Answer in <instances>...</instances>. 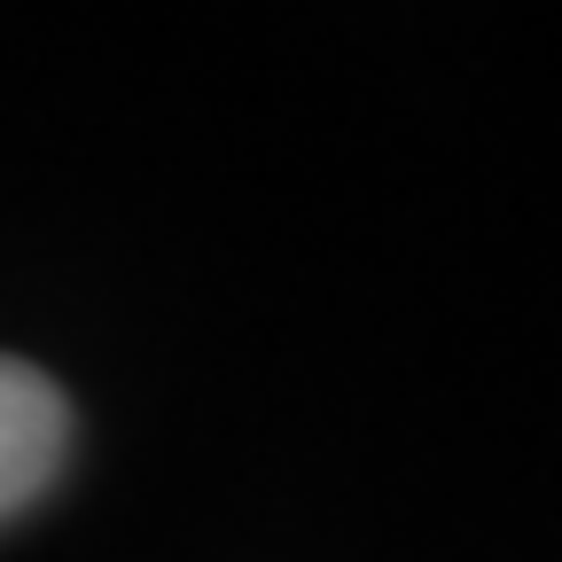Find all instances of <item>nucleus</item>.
Masks as SVG:
<instances>
[{
    "instance_id": "f257e3e1",
    "label": "nucleus",
    "mask_w": 562,
    "mask_h": 562,
    "mask_svg": "<svg viewBox=\"0 0 562 562\" xmlns=\"http://www.w3.org/2000/svg\"><path fill=\"white\" fill-rule=\"evenodd\" d=\"M63 453H70L63 391L40 368H24V360H0V524H9L16 508H32L55 484Z\"/></svg>"
}]
</instances>
